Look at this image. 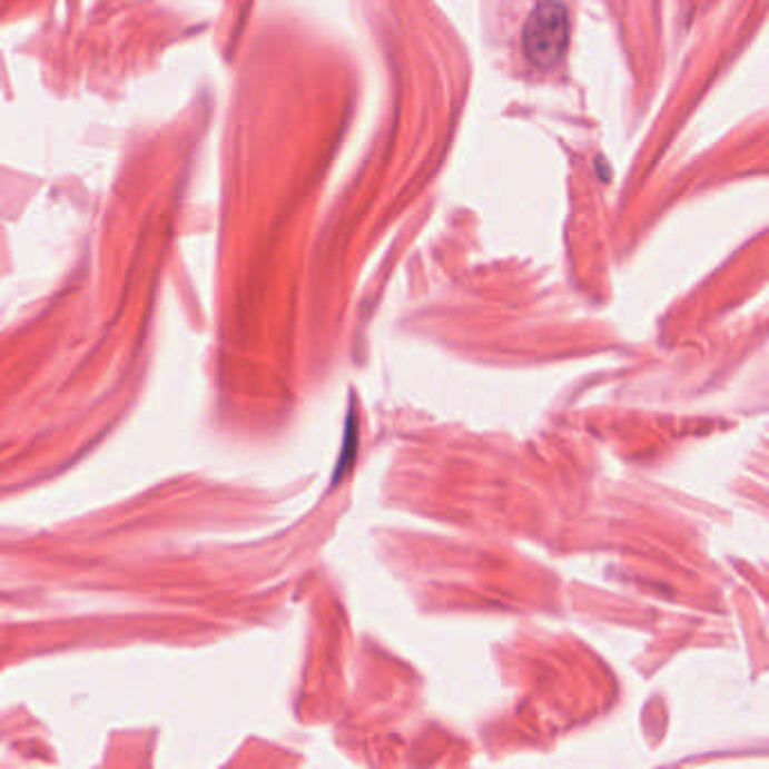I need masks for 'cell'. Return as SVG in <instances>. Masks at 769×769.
<instances>
[{
  "mask_svg": "<svg viewBox=\"0 0 769 769\" xmlns=\"http://www.w3.org/2000/svg\"><path fill=\"white\" fill-rule=\"evenodd\" d=\"M571 41V21L569 12L558 0H544L538 3L522 32L524 52L531 63L538 68L555 66L569 50Z\"/></svg>",
  "mask_w": 769,
  "mask_h": 769,
  "instance_id": "1",
  "label": "cell"
}]
</instances>
